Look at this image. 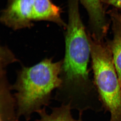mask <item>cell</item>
I'll list each match as a JSON object with an SVG mask.
<instances>
[{
  "instance_id": "cell-7",
  "label": "cell",
  "mask_w": 121,
  "mask_h": 121,
  "mask_svg": "<svg viewBox=\"0 0 121 121\" xmlns=\"http://www.w3.org/2000/svg\"><path fill=\"white\" fill-rule=\"evenodd\" d=\"M113 39L109 46L112 52L113 63L121 86V25L112 17Z\"/></svg>"
},
{
  "instance_id": "cell-9",
  "label": "cell",
  "mask_w": 121,
  "mask_h": 121,
  "mask_svg": "<svg viewBox=\"0 0 121 121\" xmlns=\"http://www.w3.org/2000/svg\"><path fill=\"white\" fill-rule=\"evenodd\" d=\"M102 2L116 8H121V0H102Z\"/></svg>"
},
{
  "instance_id": "cell-3",
  "label": "cell",
  "mask_w": 121,
  "mask_h": 121,
  "mask_svg": "<svg viewBox=\"0 0 121 121\" xmlns=\"http://www.w3.org/2000/svg\"><path fill=\"white\" fill-rule=\"evenodd\" d=\"M94 82L103 106L111 114L110 121H121V86L109 45L89 36Z\"/></svg>"
},
{
  "instance_id": "cell-1",
  "label": "cell",
  "mask_w": 121,
  "mask_h": 121,
  "mask_svg": "<svg viewBox=\"0 0 121 121\" xmlns=\"http://www.w3.org/2000/svg\"><path fill=\"white\" fill-rule=\"evenodd\" d=\"M91 55L89 37L83 24H69L65 36V53L60 74L61 83L55 99L82 114L84 111L102 109V104L93 81L91 80L88 63Z\"/></svg>"
},
{
  "instance_id": "cell-2",
  "label": "cell",
  "mask_w": 121,
  "mask_h": 121,
  "mask_svg": "<svg viewBox=\"0 0 121 121\" xmlns=\"http://www.w3.org/2000/svg\"><path fill=\"white\" fill-rule=\"evenodd\" d=\"M62 64V60L53 62L46 58L32 66L22 65L17 71L11 89L16 91L14 97L18 119L22 117L29 120L33 113L49 105L52 92L60 84Z\"/></svg>"
},
{
  "instance_id": "cell-8",
  "label": "cell",
  "mask_w": 121,
  "mask_h": 121,
  "mask_svg": "<svg viewBox=\"0 0 121 121\" xmlns=\"http://www.w3.org/2000/svg\"><path fill=\"white\" fill-rule=\"evenodd\" d=\"M50 114L47 113L43 108L38 113L40 119L36 121H83L82 114H79V118L75 120L71 113V108L69 106L61 104L59 107L52 108Z\"/></svg>"
},
{
  "instance_id": "cell-4",
  "label": "cell",
  "mask_w": 121,
  "mask_h": 121,
  "mask_svg": "<svg viewBox=\"0 0 121 121\" xmlns=\"http://www.w3.org/2000/svg\"><path fill=\"white\" fill-rule=\"evenodd\" d=\"M61 9L52 0H8L1 15L4 25L13 30L31 26L33 22L47 21L65 27Z\"/></svg>"
},
{
  "instance_id": "cell-6",
  "label": "cell",
  "mask_w": 121,
  "mask_h": 121,
  "mask_svg": "<svg viewBox=\"0 0 121 121\" xmlns=\"http://www.w3.org/2000/svg\"><path fill=\"white\" fill-rule=\"evenodd\" d=\"M79 0L88 13L93 35L98 39L103 40L108 26L102 5V0Z\"/></svg>"
},
{
  "instance_id": "cell-5",
  "label": "cell",
  "mask_w": 121,
  "mask_h": 121,
  "mask_svg": "<svg viewBox=\"0 0 121 121\" xmlns=\"http://www.w3.org/2000/svg\"><path fill=\"white\" fill-rule=\"evenodd\" d=\"M8 65H0V121H18L15 98L11 94V86L7 79Z\"/></svg>"
},
{
  "instance_id": "cell-10",
  "label": "cell",
  "mask_w": 121,
  "mask_h": 121,
  "mask_svg": "<svg viewBox=\"0 0 121 121\" xmlns=\"http://www.w3.org/2000/svg\"><path fill=\"white\" fill-rule=\"evenodd\" d=\"M111 16L112 17L117 20L121 25V15L116 11H113L111 12Z\"/></svg>"
}]
</instances>
